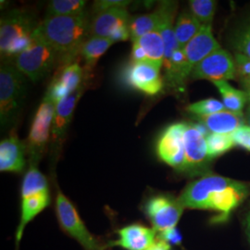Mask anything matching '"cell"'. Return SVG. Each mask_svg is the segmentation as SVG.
<instances>
[{
	"mask_svg": "<svg viewBox=\"0 0 250 250\" xmlns=\"http://www.w3.org/2000/svg\"><path fill=\"white\" fill-rule=\"evenodd\" d=\"M85 72L84 68H83L79 63L64 65L62 69L57 73L46 93L56 104L60 103L79 89L85 83Z\"/></svg>",
	"mask_w": 250,
	"mask_h": 250,
	"instance_id": "2e32d148",
	"label": "cell"
},
{
	"mask_svg": "<svg viewBox=\"0 0 250 250\" xmlns=\"http://www.w3.org/2000/svg\"><path fill=\"white\" fill-rule=\"evenodd\" d=\"M146 250H171V247L166 242L162 241L158 238L157 241L155 242L150 248Z\"/></svg>",
	"mask_w": 250,
	"mask_h": 250,
	"instance_id": "d590c367",
	"label": "cell"
},
{
	"mask_svg": "<svg viewBox=\"0 0 250 250\" xmlns=\"http://www.w3.org/2000/svg\"><path fill=\"white\" fill-rule=\"evenodd\" d=\"M250 196L249 183L207 173L188 184L179 199L185 208L213 212L211 224H223Z\"/></svg>",
	"mask_w": 250,
	"mask_h": 250,
	"instance_id": "6da1fadb",
	"label": "cell"
},
{
	"mask_svg": "<svg viewBox=\"0 0 250 250\" xmlns=\"http://www.w3.org/2000/svg\"><path fill=\"white\" fill-rule=\"evenodd\" d=\"M26 97V79L14 63L5 61L0 68V122L2 129L14 125Z\"/></svg>",
	"mask_w": 250,
	"mask_h": 250,
	"instance_id": "277c9868",
	"label": "cell"
},
{
	"mask_svg": "<svg viewBox=\"0 0 250 250\" xmlns=\"http://www.w3.org/2000/svg\"><path fill=\"white\" fill-rule=\"evenodd\" d=\"M85 85L86 83H84L79 89L72 93L68 98L63 99L62 101L58 103L56 106L49 143L51 159L55 163L62 148V145L66 138V134L71 124L76 104L81 99Z\"/></svg>",
	"mask_w": 250,
	"mask_h": 250,
	"instance_id": "4fadbf2b",
	"label": "cell"
},
{
	"mask_svg": "<svg viewBox=\"0 0 250 250\" xmlns=\"http://www.w3.org/2000/svg\"><path fill=\"white\" fill-rule=\"evenodd\" d=\"M34 35L51 45L62 56L65 65L80 52L90 35V22L86 12L80 15L46 17L36 27Z\"/></svg>",
	"mask_w": 250,
	"mask_h": 250,
	"instance_id": "7a4b0ae2",
	"label": "cell"
},
{
	"mask_svg": "<svg viewBox=\"0 0 250 250\" xmlns=\"http://www.w3.org/2000/svg\"><path fill=\"white\" fill-rule=\"evenodd\" d=\"M37 166H29L21 183V214L15 232V250H20V244L27 225L50 205L48 181Z\"/></svg>",
	"mask_w": 250,
	"mask_h": 250,
	"instance_id": "3957f363",
	"label": "cell"
},
{
	"mask_svg": "<svg viewBox=\"0 0 250 250\" xmlns=\"http://www.w3.org/2000/svg\"><path fill=\"white\" fill-rule=\"evenodd\" d=\"M213 84L222 96V102L226 110L238 114H244V108L249 103V98L245 91L232 87L226 81L215 82Z\"/></svg>",
	"mask_w": 250,
	"mask_h": 250,
	"instance_id": "603a6c76",
	"label": "cell"
},
{
	"mask_svg": "<svg viewBox=\"0 0 250 250\" xmlns=\"http://www.w3.org/2000/svg\"><path fill=\"white\" fill-rule=\"evenodd\" d=\"M56 216L62 232L77 242L83 250H107V244L90 232L76 207L58 188L56 195Z\"/></svg>",
	"mask_w": 250,
	"mask_h": 250,
	"instance_id": "8992f818",
	"label": "cell"
},
{
	"mask_svg": "<svg viewBox=\"0 0 250 250\" xmlns=\"http://www.w3.org/2000/svg\"><path fill=\"white\" fill-rule=\"evenodd\" d=\"M217 8L214 0H191L189 1L190 12L202 26H211Z\"/></svg>",
	"mask_w": 250,
	"mask_h": 250,
	"instance_id": "83f0119b",
	"label": "cell"
},
{
	"mask_svg": "<svg viewBox=\"0 0 250 250\" xmlns=\"http://www.w3.org/2000/svg\"><path fill=\"white\" fill-rule=\"evenodd\" d=\"M182 250H187L185 248H182Z\"/></svg>",
	"mask_w": 250,
	"mask_h": 250,
	"instance_id": "f35d334b",
	"label": "cell"
},
{
	"mask_svg": "<svg viewBox=\"0 0 250 250\" xmlns=\"http://www.w3.org/2000/svg\"><path fill=\"white\" fill-rule=\"evenodd\" d=\"M86 2L83 0H53L50 1L46 15L48 17L54 16H72L84 13V7Z\"/></svg>",
	"mask_w": 250,
	"mask_h": 250,
	"instance_id": "484cf974",
	"label": "cell"
},
{
	"mask_svg": "<svg viewBox=\"0 0 250 250\" xmlns=\"http://www.w3.org/2000/svg\"><path fill=\"white\" fill-rule=\"evenodd\" d=\"M243 87H244V91L247 93L248 98H249V103H250V81L244 83H243Z\"/></svg>",
	"mask_w": 250,
	"mask_h": 250,
	"instance_id": "8d00e7d4",
	"label": "cell"
},
{
	"mask_svg": "<svg viewBox=\"0 0 250 250\" xmlns=\"http://www.w3.org/2000/svg\"><path fill=\"white\" fill-rule=\"evenodd\" d=\"M25 152V145L21 142L13 129L9 137L0 143V170L2 172H22L26 165Z\"/></svg>",
	"mask_w": 250,
	"mask_h": 250,
	"instance_id": "ffe728a7",
	"label": "cell"
},
{
	"mask_svg": "<svg viewBox=\"0 0 250 250\" xmlns=\"http://www.w3.org/2000/svg\"><path fill=\"white\" fill-rule=\"evenodd\" d=\"M185 123L170 125L162 134L157 144V154L161 161L172 169L184 173L186 164L184 132Z\"/></svg>",
	"mask_w": 250,
	"mask_h": 250,
	"instance_id": "5bb4252c",
	"label": "cell"
},
{
	"mask_svg": "<svg viewBox=\"0 0 250 250\" xmlns=\"http://www.w3.org/2000/svg\"><path fill=\"white\" fill-rule=\"evenodd\" d=\"M133 62H148L158 67H163L164 43L161 34L154 31L133 41Z\"/></svg>",
	"mask_w": 250,
	"mask_h": 250,
	"instance_id": "d6986e66",
	"label": "cell"
},
{
	"mask_svg": "<svg viewBox=\"0 0 250 250\" xmlns=\"http://www.w3.org/2000/svg\"><path fill=\"white\" fill-rule=\"evenodd\" d=\"M160 22L161 16L158 9H156L153 13L130 19L129 32L132 41L154 31H158Z\"/></svg>",
	"mask_w": 250,
	"mask_h": 250,
	"instance_id": "d4e9b609",
	"label": "cell"
},
{
	"mask_svg": "<svg viewBox=\"0 0 250 250\" xmlns=\"http://www.w3.org/2000/svg\"><path fill=\"white\" fill-rule=\"evenodd\" d=\"M240 223L244 235L250 247V202L243 210V213L240 216Z\"/></svg>",
	"mask_w": 250,
	"mask_h": 250,
	"instance_id": "e575fe53",
	"label": "cell"
},
{
	"mask_svg": "<svg viewBox=\"0 0 250 250\" xmlns=\"http://www.w3.org/2000/svg\"><path fill=\"white\" fill-rule=\"evenodd\" d=\"M160 67L148 62H131L125 72L126 83L146 95L155 96L163 88Z\"/></svg>",
	"mask_w": 250,
	"mask_h": 250,
	"instance_id": "9a60e30c",
	"label": "cell"
},
{
	"mask_svg": "<svg viewBox=\"0 0 250 250\" xmlns=\"http://www.w3.org/2000/svg\"><path fill=\"white\" fill-rule=\"evenodd\" d=\"M158 238L162 241L166 242L168 245H170V247L181 246L182 240H183V236L177 228L158 234Z\"/></svg>",
	"mask_w": 250,
	"mask_h": 250,
	"instance_id": "836d02e7",
	"label": "cell"
},
{
	"mask_svg": "<svg viewBox=\"0 0 250 250\" xmlns=\"http://www.w3.org/2000/svg\"><path fill=\"white\" fill-rule=\"evenodd\" d=\"M232 43L235 53L245 55L250 59V18L235 32Z\"/></svg>",
	"mask_w": 250,
	"mask_h": 250,
	"instance_id": "f546056e",
	"label": "cell"
},
{
	"mask_svg": "<svg viewBox=\"0 0 250 250\" xmlns=\"http://www.w3.org/2000/svg\"><path fill=\"white\" fill-rule=\"evenodd\" d=\"M36 24L34 16L22 10H13L0 21V52L5 61L16 59L30 45Z\"/></svg>",
	"mask_w": 250,
	"mask_h": 250,
	"instance_id": "5b68a950",
	"label": "cell"
},
{
	"mask_svg": "<svg viewBox=\"0 0 250 250\" xmlns=\"http://www.w3.org/2000/svg\"><path fill=\"white\" fill-rule=\"evenodd\" d=\"M157 232L140 223L128 224L117 230V238L107 247H119L125 250H146L157 241Z\"/></svg>",
	"mask_w": 250,
	"mask_h": 250,
	"instance_id": "e0dca14e",
	"label": "cell"
},
{
	"mask_svg": "<svg viewBox=\"0 0 250 250\" xmlns=\"http://www.w3.org/2000/svg\"><path fill=\"white\" fill-rule=\"evenodd\" d=\"M186 124V123H185ZM208 134L204 125L199 124H186L184 132V145L186 164L184 173L188 176H201L207 174L209 163L211 162L206 142Z\"/></svg>",
	"mask_w": 250,
	"mask_h": 250,
	"instance_id": "30bf717a",
	"label": "cell"
},
{
	"mask_svg": "<svg viewBox=\"0 0 250 250\" xmlns=\"http://www.w3.org/2000/svg\"><path fill=\"white\" fill-rule=\"evenodd\" d=\"M201 28V23L190 11L182 12L178 18L176 19L174 24V33L179 46L183 49L188 43L197 36Z\"/></svg>",
	"mask_w": 250,
	"mask_h": 250,
	"instance_id": "cb8c5ba5",
	"label": "cell"
},
{
	"mask_svg": "<svg viewBox=\"0 0 250 250\" xmlns=\"http://www.w3.org/2000/svg\"><path fill=\"white\" fill-rule=\"evenodd\" d=\"M61 62H63L62 56L34 35L31 44L15 59L14 64L27 78L38 82L45 78Z\"/></svg>",
	"mask_w": 250,
	"mask_h": 250,
	"instance_id": "52a82bcc",
	"label": "cell"
},
{
	"mask_svg": "<svg viewBox=\"0 0 250 250\" xmlns=\"http://www.w3.org/2000/svg\"><path fill=\"white\" fill-rule=\"evenodd\" d=\"M113 44L114 42L109 38L98 36H90L87 38L82 45L79 52L85 62L84 70L86 72H91L97 65L101 56L106 53L107 49Z\"/></svg>",
	"mask_w": 250,
	"mask_h": 250,
	"instance_id": "7402d4cb",
	"label": "cell"
},
{
	"mask_svg": "<svg viewBox=\"0 0 250 250\" xmlns=\"http://www.w3.org/2000/svg\"><path fill=\"white\" fill-rule=\"evenodd\" d=\"M236 76L241 80L242 84L250 81V59L240 53L234 54Z\"/></svg>",
	"mask_w": 250,
	"mask_h": 250,
	"instance_id": "4dcf8cb0",
	"label": "cell"
},
{
	"mask_svg": "<svg viewBox=\"0 0 250 250\" xmlns=\"http://www.w3.org/2000/svg\"><path fill=\"white\" fill-rule=\"evenodd\" d=\"M141 210L157 234L177 228L185 207L179 197L166 193H156L144 198Z\"/></svg>",
	"mask_w": 250,
	"mask_h": 250,
	"instance_id": "ba28073f",
	"label": "cell"
},
{
	"mask_svg": "<svg viewBox=\"0 0 250 250\" xmlns=\"http://www.w3.org/2000/svg\"><path fill=\"white\" fill-rule=\"evenodd\" d=\"M245 119H246V123L250 127V103L248 104L247 109H246V114H245Z\"/></svg>",
	"mask_w": 250,
	"mask_h": 250,
	"instance_id": "74e56055",
	"label": "cell"
},
{
	"mask_svg": "<svg viewBox=\"0 0 250 250\" xmlns=\"http://www.w3.org/2000/svg\"><path fill=\"white\" fill-rule=\"evenodd\" d=\"M225 109L224 104L221 100L216 99H202L195 103H192L187 107L189 113L198 117H205L212 115Z\"/></svg>",
	"mask_w": 250,
	"mask_h": 250,
	"instance_id": "f1b7e54d",
	"label": "cell"
},
{
	"mask_svg": "<svg viewBox=\"0 0 250 250\" xmlns=\"http://www.w3.org/2000/svg\"><path fill=\"white\" fill-rule=\"evenodd\" d=\"M130 15L126 8H114L95 14L90 23V36L109 38L114 43L131 38Z\"/></svg>",
	"mask_w": 250,
	"mask_h": 250,
	"instance_id": "8fae6325",
	"label": "cell"
},
{
	"mask_svg": "<svg viewBox=\"0 0 250 250\" xmlns=\"http://www.w3.org/2000/svg\"><path fill=\"white\" fill-rule=\"evenodd\" d=\"M190 77L193 80H208L212 83L233 80L236 77L234 60L227 50L220 47L198 63Z\"/></svg>",
	"mask_w": 250,
	"mask_h": 250,
	"instance_id": "7c38bea8",
	"label": "cell"
},
{
	"mask_svg": "<svg viewBox=\"0 0 250 250\" xmlns=\"http://www.w3.org/2000/svg\"><path fill=\"white\" fill-rule=\"evenodd\" d=\"M56 106L57 104L53 99L45 93L43 101L36 111L25 145L30 165H38L47 149V145L50 143Z\"/></svg>",
	"mask_w": 250,
	"mask_h": 250,
	"instance_id": "9c48e42d",
	"label": "cell"
},
{
	"mask_svg": "<svg viewBox=\"0 0 250 250\" xmlns=\"http://www.w3.org/2000/svg\"><path fill=\"white\" fill-rule=\"evenodd\" d=\"M208 154L212 161L235 146L232 134L208 133L206 136Z\"/></svg>",
	"mask_w": 250,
	"mask_h": 250,
	"instance_id": "4316f807",
	"label": "cell"
},
{
	"mask_svg": "<svg viewBox=\"0 0 250 250\" xmlns=\"http://www.w3.org/2000/svg\"><path fill=\"white\" fill-rule=\"evenodd\" d=\"M131 2L126 0H99L95 1L94 3V12L95 14L107 10V9H114V8H126Z\"/></svg>",
	"mask_w": 250,
	"mask_h": 250,
	"instance_id": "d6a6232c",
	"label": "cell"
},
{
	"mask_svg": "<svg viewBox=\"0 0 250 250\" xmlns=\"http://www.w3.org/2000/svg\"><path fill=\"white\" fill-rule=\"evenodd\" d=\"M220 47L222 46L213 36L211 26H202L197 36L183 48L188 78L198 63Z\"/></svg>",
	"mask_w": 250,
	"mask_h": 250,
	"instance_id": "ac0fdd59",
	"label": "cell"
},
{
	"mask_svg": "<svg viewBox=\"0 0 250 250\" xmlns=\"http://www.w3.org/2000/svg\"><path fill=\"white\" fill-rule=\"evenodd\" d=\"M232 135L235 146L250 152V127L249 125H244L239 127Z\"/></svg>",
	"mask_w": 250,
	"mask_h": 250,
	"instance_id": "1f68e13d",
	"label": "cell"
},
{
	"mask_svg": "<svg viewBox=\"0 0 250 250\" xmlns=\"http://www.w3.org/2000/svg\"><path fill=\"white\" fill-rule=\"evenodd\" d=\"M198 120L209 133L221 134H232L246 123L244 114L226 109L209 116L198 117Z\"/></svg>",
	"mask_w": 250,
	"mask_h": 250,
	"instance_id": "44dd1931",
	"label": "cell"
}]
</instances>
